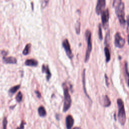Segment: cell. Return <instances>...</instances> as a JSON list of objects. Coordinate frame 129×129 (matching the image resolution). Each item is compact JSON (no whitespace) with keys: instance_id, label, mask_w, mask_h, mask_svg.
Masks as SVG:
<instances>
[{"instance_id":"3","label":"cell","mask_w":129,"mask_h":129,"mask_svg":"<svg viewBox=\"0 0 129 129\" xmlns=\"http://www.w3.org/2000/svg\"><path fill=\"white\" fill-rule=\"evenodd\" d=\"M63 95H64V102L63 106V111H67L70 108L72 104V99L69 94L68 88L66 85H63Z\"/></svg>"},{"instance_id":"1","label":"cell","mask_w":129,"mask_h":129,"mask_svg":"<svg viewBox=\"0 0 129 129\" xmlns=\"http://www.w3.org/2000/svg\"><path fill=\"white\" fill-rule=\"evenodd\" d=\"M113 7L115 9V14L118 18L119 22L121 25H124L125 20L124 18V5L122 0H113Z\"/></svg>"},{"instance_id":"6","label":"cell","mask_w":129,"mask_h":129,"mask_svg":"<svg viewBox=\"0 0 129 129\" xmlns=\"http://www.w3.org/2000/svg\"><path fill=\"white\" fill-rule=\"evenodd\" d=\"M125 41L120 35L119 32H116L114 36V45L117 47L121 48L124 45Z\"/></svg>"},{"instance_id":"8","label":"cell","mask_w":129,"mask_h":129,"mask_svg":"<svg viewBox=\"0 0 129 129\" xmlns=\"http://www.w3.org/2000/svg\"><path fill=\"white\" fill-rule=\"evenodd\" d=\"M106 6V0H97L96 7V13L97 15H100L105 9Z\"/></svg>"},{"instance_id":"16","label":"cell","mask_w":129,"mask_h":129,"mask_svg":"<svg viewBox=\"0 0 129 129\" xmlns=\"http://www.w3.org/2000/svg\"><path fill=\"white\" fill-rule=\"evenodd\" d=\"M31 44L30 43L27 44L26 46L25 47V48L24 49L23 51V55H27L29 53L30 49H31Z\"/></svg>"},{"instance_id":"20","label":"cell","mask_w":129,"mask_h":129,"mask_svg":"<svg viewBox=\"0 0 129 129\" xmlns=\"http://www.w3.org/2000/svg\"><path fill=\"white\" fill-rule=\"evenodd\" d=\"M80 22L79 21H78L76 24L75 25V30H76V33L77 34H79L80 32Z\"/></svg>"},{"instance_id":"14","label":"cell","mask_w":129,"mask_h":129,"mask_svg":"<svg viewBox=\"0 0 129 129\" xmlns=\"http://www.w3.org/2000/svg\"><path fill=\"white\" fill-rule=\"evenodd\" d=\"M102 101H103V105L104 106L108 107L110 105L111 102H110V100L109 97H108V96H107V95L104 96L103 97Z\"/></svg>"},{"instance_id":"17","label":"cell","mask_w":129,"mask_h":129,"mask_svg":"<svg viewBox=\"0 0 129 129\" xmlns=\"http://www.w3.org/2000/svg\"><path fill=\"white\" fill-rule=\"evenodd\" d=\"M82 80H83V88H84V92L86 94V95L89 98L88 95L87 93L86 89V87H85V69H84L83 72V75H82Z\"/></svg>"},{"instance_id":"27","label":"cell","mask_w":129,"mask_h":129,"mask_svg":"<svg viewBox=\"0 0 129 129\" xmlns=\"http://www.w3.org/2000/svg\"><path fill=\"white\" fill-rule=\"evenodd\" d=\"M105 80H106V85H107V86H108V83H107V76H106V74L105 75Z\"/></svg>"},{"instance_id":"19","label":"cell","mask_w":129,"mask_h":129,"mask_svg":"<svg viewBox=\"0 0 129 129\" xmlns=\"http://www.w3.org/2000/svg\"><path fill=\"white\" fill-rule=\"evenodd\" d=\"M124 70H125V73L126 75V83L128 85V66H127V62L125 61L124 63Z\"/></svg>"},{"instance_id":"22","label":"cell","mask_w":129,"mask_h":129,"mask_svg":"<svg viewBox=\"0 0 129 129\" xmlns=\"http://www.w3.org/2000/svg\"><path fill=\"white\" fill-rule=\"evenodd\" d=\"M98 35H99V38L100 40H102L103 39V36H102V29H101V24H100L99 25V28H98Z\"/></svg>"},{"instance_id":"11","label":"cell","mask_w":129,"mask_h":129,"mask_svg":"<svg viewBox=\"0 0 129 129\" xmlns=\"http://www.w3.org/2000/svg\"><path fill=\"white\" fill-rule=\"evenodd\" d=\"M3 60L4 62L6 63H12V64H15L17 62V59L13 56H10L8 57H5L4 56L3 57Z\"/></svg>"},{"instance_id":"15","label":"cell","mask_w":129,"mask_h":129,"mask_svg":"<svg viewBox=\"0 0 129 129\" xmlns=\"http://www.w3.org/2000/svg\"><path fill=\"white\" fill-rule=\"evenodd\" d=\"M38 114L41 117H45L46 115V111L43 106H40L38 109Z\"/></svg>"},{"instance_id":"4","label":"cell","mask_w":129,"mask_h":129,"mask_svg":"<svg viewBox=\"0 0 129 129\" xmlns=\"http://www.w3.org/2000/svg\"><path fill=\"white\" fill-rule=\"evenodd\" d=\"M85 38L87 40V46L86 52L85 54V57L84 61L85 62H87L89 59L90 55L92 50V41H91V33L89 30H87L85 32Z\"/></svg>"},{"instance_id":"25","label":"cell","mask_w":129,"mask_h":129,"mask_svg":"<svg viewBox=\"0 0 129 129\" xmlns=\"http://www.w3.org/2000/svg\"><path fill=\"white\" fill-rule=\"evenodd\" d=\"M35 94H36V96H37V97H38V98H40L41 97V94H40V93L38 91H35Z\"/></svg>"},{"instance_id":"21","label":"cell","mask_w":129,"mask_h":129,"mask_svg":"<svg viewBox=\"0 0 129 129\" xmlns=\"http://www.w3.org/2000/svg\"><path fill=\"white\" fill-rule=\"evenodd\" d=\"M22 98H23V95L22 93L21 92H19L16 96V99L17 101L18 102H20L22 100Z\"/></svg>"},{"instance_id":"5","label":"cell","mask_w":129,"mask_h":129,"mask_svg":"<svg viewBox=\"0 0 129 129\" xmlns=\"http://www.w3.org/2000/svg\"><path fill=\"white\" fill-rule=\"evenodd\" d=\"M101 20L102 24L104 29H106L108 26V21L109 19V13L108 9L107 8L104 9L101 13Z\"/></svg>"},{"instance_id":"23","label":"cell","mask_w":129,"mask_h":129,"mask_svg":"<svg viewBox=\"0 0 129 129\" xmlns=\"http://www.w3.org/2000/svg\"><path fill=\"white\" fill-rule=\"evenodd\" d=\"M49 0H41V5L42 8H44L46 7Z\"/></svg>"},{"instance_id":"18","label":"cell","mask_w":129,"mask_h":129,"mask_svg":"<svg viewBox=\"0 0 129 129\" xmlns=\"http://www.w3.org/2000/svg\"><path fill=\"white\" fill-rule=\"evenodd\" d=\"M20 85H16V86H13V87H12L10 89V90L9 91V92L11 94H13L18 90V89L20 88Z\"/></svg>"},{"instance_id":"7","label":"cell","mask_w":129,"mask_h":129,"mask_svg":"<svg viewBox=\"0 0 129 129\" xmlns=\"http://www.w3.org/2000/svg\"><path fill=\"white\" fill-rule=\"evenodd\" d=\"M62 46L66 51V54L69 58H72L73 57V54L71 48L70 44L69 42V40L67 39H65L62 42Z\"/></svg>"},{"instance_id":"13","label":"cell","mask_w":129,"mask_h":129,"mask_svg":"<svg viewBox=\"0 0 129 129\" xmlns=\"http://www.w3.org/2000/svg\"><path fill=\"white\" fill-rule=\"evenodd\" d=\"M104 53H105V55L106 58V61L108 62L109 61L110 59V52L109 48L108 47L107 45H106L104 47Z\"/></svg>"},{"instance_id":"26","label":"cell","mask_w":129,"mask_h":129,"mask_svg":"<svg viewBox=\"0 0 129 129\" xmlns=\"http://www.w3.org/2000/svg\"><path fill=\"white\" fill-rule=\"evenodd\" d=\"M23 121H22V123H21V125H20V126L19 127V128H24V124H23Z\"/></svg>"},{"instance_id":"24","label":"cell","mask_w":129,"mask_h":129,"mask_svg":"<svg viewBox=\"0 0 129 129\" xmlns=\"http://www.w3.org/2000/svg\"><path fill=\"white\" fill-rule=\"evenodd\" d=\"M3 128H6L7 125V119L6 117H5L4 118V120L3 121Z\"/></svg>"},{"instance_id":"9","label":"cell","mask_w":129,"mask_h":129,"mask_svg":"<svg viewBox=\"0 0 129 129\" xmlns=\"http://www.w3.org/2000/svg\"><path fill=\"white\" fill-rule=\"evenodd\" d=\"M74 123V119L71 115H68L66 119V124L67 128L68 129L71 128Z\"/></svg>"},{"instance_id":"2","label":"cell","mask_w":129,"mask_h":129,"mask_svg":"<svg viewBox=\"0 0 129 129\" xmlns=\"http://www.w3.org/2000/svg\"><path fill=\"white\" fill-rule=\"evenodd\" d=\"M118 104V119L120 124L122 125H124L126 121V115L124 107V103L121 99L118 98L117 100Z\"/></svg>"},{"instance_id":"10","label":"cell","mask_w":129,"mask_h":129,"mask_svg":"<svg viewBox=\"0 0 129 129\" xmlns=\"http://www.w3.org/2000/svg\"><path fill=\"white\" fill-rule=\"evenodd\" d=\"M42 72L44 73H45L46 74V79L47 81H49V80L51 78V74L50 73L48 66L43 64L42 67Z\"/></svg>"},{"instance_id":"12","label":"cell","mask_w":129,"mask_h":129,"mask_svg":"<svg viewBox=\"0 0 129 129\" xmlns=\"http://www.w3.org/2000/svg\"><path fill=\"white\" fill-rule=\"evenodd\" d=\"M38 61L34 59H28L25 62V64L27 66L36 67L38 65Z\"/></svg>"}]
</instances>
